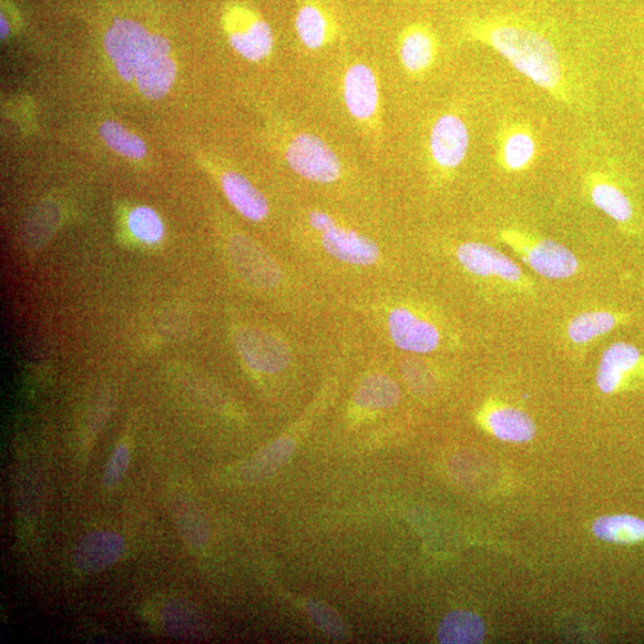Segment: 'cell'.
Segmentation results:
<instances>
[{"instance_id": "d6986e66", "label": "cell", "mask_w": 644, "mask_h": 644, "mask_svg": "<svg viewBox=\"0 0 644 644\" xmlns=\"http://www.w3.org/2000/svg\"><path fill=\"white\" fill-rule=\"evenodd\" d=\"M437 54V40L433 31L426 24L408 27L400 41V59L403 68L413 74L427 72L433 65Z\"/></svg>"}, {"instance_id": "5bb4252c", "label": "cell", "mask_w": 644, "mask_h": 644, "mask_svg": "<svg viewBox=\"0 0 644 644\" xmlns=\"http://www.w3.org/2000/svg\"><path fill=\"white\" fill-rule=\"evenodd\" d=\"M231 259L242 277L258 288H272L278 282V270L264 251L246 238H234Z\"/></svg>"}, {"instance_id": "44dd1931", "label": "cell", "mask_w": 644, "mask_h": 644, "mask_svg": "<svg viewBox=\"0 0 644 644\" xmlns=\"http://www.w3.org/2000/svg\"><path fill=\"white\" fill-rule=\"evenodd\" d=\"M295 450V442L290 437L279 438L268 447L262 449L255 457L239 468V478L247 483L260 482L270 478L285 466Z\"/></svg>"}, {"instance_id": "7c38bea8", "label": "cell", "mask_w": 644, "mask_h": 644, "mask_svg": "<svg viewBox=\"0 0 644 644\" xmlns=\"http://www.w3.org/2000/svg\"><path fill=\"white\" fill-rule=\"evenodd\" d=\"M125 543L114 531H94L76 543L73 561L78 571L85 574L102 572L123 556Z\"/></svg>"}, {"instance_id": "7a4b0ae2", "label": "cell", "mask_w": 644, "mask_h": 644, "mask_svg": "<svg viewBox=\"0 0 644 644\" xmlns=\"http://www.w3.org/2000/svg\"><path fill=\"white\" fill-rule=\"evenodd\" d=\"M104 47L125 82H136L150 100H161L176 80V65L170 58L171 45L130 20H116L106 31Z\"/></svg>"}, {"instance_id": "3957f363", "label": "cell", "mask_w": 644, "mask_h": 644, "mask_svg": "<svg viewBox=\"0 0 644 644\" xmlns=\"http://www.w3.org/2000/svg\"><path fill=\"white\" fill-rule=\"evenodd\" d=\"M502 243L539 275L551 279H564L574 276L579 262L571 249L554 241L518 228H505L499 234Z\"/></svg>"}, {"instance_id": "cb8c5ba5", "label": "cell", "mask_w": 644, "mask_h": 644, "mask_svg": "<svg viewBox=\"0 0 644 644\" xmlns=\"http://www.w3.org/2000/svg\"><path fill=\"white\" fill-rule=\"evenodd\" d=\"M630 317L610 310H591L579 314L569 325L568 335L577 345L589 344L595 338L610 334Z\"/></svg>"}, {"instance_id": "f1b7e54d", "label": "cell", "mask_w": 644, "mask_h": 644, "mask_svg": "<svg viewBox=\"0 0 644 644\" xmlns=\"http://www.w3.org/2000/svg\"><path fill=\"white\" fill-rule=\"evenodd\" d=\"M55 206H42L30 217L24 232L25 245L30 248L41 247L49 241L58 225Z\"/></svg>"}, {"instance_id": "d6a6232c", "label": "cell", "mask_w": 644, "mask_h": 644, "mask_svg": "<svg viewBox=\"0 0 644 644\" xmlns=\"http://www.w3.org/2000/svg\"><path fill=\"white\" fill-rule=\"evenodd\" d=\"M8 33H9V25L2 16V39L7 38Z\"/></svg>"}, {"instance_id": "52a82bcc", "label": "cell", "mask_w": 644, "mask_h": 644, "mask_svg": "<svg viewBox=\"0 0 644 644\" xmlns=\"http://www.w3.org/2000/svg\"><path fill=\"white\" fill-rule=\"evenodd\" d=\"M469 130L458 114L447 113L432 124L429 151L433 164L443 171L457 170L464 162L469 150Z\"/></svg>"}, {"instance_id": "4316f807", "label": "cell", "mask_w": 644, "mask_h": 644, "mask_svg": "<svg viewBox=\"0 0 644 644\" xmlns=\"http://www.w3.org/2000/svg\"><path fill=\"white\" fill-rule=\"evenodd\" d=\"M400 400V388L385 375H372L359 385L355 401L370 410H384L396 406Z\"/></svg>"}, {"instance_id": "4dcf8cb0", "label": "cell", "mask_w": 644, "mask_h": 644, "mask_svg": "<svg viewBox=\"0 0 644 644\" xmlns=\"http://www.w3.org/2000/svg\"><path fill=\"white\" fill-rule=\"evenodd\" d=\"M306 609L313 622L316 623L319 630L328 637L334 640L347 638V627H345L344 623L331 607H328L323 602L308 601Z\"/></svg>"}, {"instance_id": "277c9868", "label": "cell", "mask_w": 644, "mask_h": 644, "mask_svg": "<svg viewBox=\"0 0 644 644\" xmlns=\"http://www.w3.org/2000/svg\"><path fill=\"white\" fill-rule=\"evenodd\" d=\"M286 161L295 174L316 183H334L343 172L335 151L324 140L308 133L292 136L286 147Z\"/></svg>"}, {"instance_id": "2e32d148", "label": "cell", "mask_w": 644, "mask_h": 644, "mask_svg": "<svg viewBox=\"0 0 644 644\" xmlns=\"http://www.w3.org/2000/svg\"><path fill=\"white\" fill-rule=\"evenodd\" d=\"M587 188L594 206L614 222L621 225L633 222L635 212L630 196L603 172H592L587 178Z\"/></svg>"}, {"instance_id": "603a6c76", "label": "cell", "mask_w": 644, "mask_h": 644, "mask_svg": "<svg viewBox=\"0 0 644 644\" xmlns=\"http://www.w3.org/2000/svg\"><path fill=\"white\" fill-rule=\"evenodd\" d=\"M165 632L172 636L183 640H196L206 634V622L200 611L185 601L167 602L161 615Z\"/></svg>"}, {"instance_id": "30bf717a", "label": "cell", "mask_w": 644, "mask_h": 644, "mask_svg": "<svg viewBox=\"0 0 644 644\" xmlns=\"http://www.w3.org/2000/svg\"><path fill=\"white\" fill-rule=\"evenodd\" d=\"M389 333L392 341L401 350L415 354L435 351L441 343L438 328L429 320L422 319L412 310L397 308L388 318Z\"/></svg>"}, {"instance_id": "484cf974", "label": "cell", "mask_w": 644, "mask_h": 644, "mask_svg": "<svg viewBox=\"0 0 644 644\" xmlns=\"http://www.w3.org/2000/svg\"><path fill=\"white\" fill-rule=\"evenodd\" d=\"M592 532L604 542L635 544L644 540V521L630 514L601 517L593 523Z\"/></svg>"}, {"instance_id": "9a60e30c", "label": "cell", "mask_w": 644, "mask_h": 644, "mask_svg": "<svg viewBox=\"0 0 644 644\" xmlns=\"http://www.w3.org/2000/svg\"><path fill=\"white\" fill-rule=\"evenodd\" d=\"M344 100L350 114L360 121L371 119L379 105V85L370 68L351 67L344 76Z\"/></svg>"}, {"instance_id": "83f0119b", "label": "cell", "mask_w": 644, "mask_h": 644, "mask_svg": "<svg viewBox=\"0 0 644 644\" xmlns=\"http://www.w3.org/2000/svg\"><path fill=\"white\" fill-rule=\"evenodd\" d=\"M100 134L104 143L113 151L132 160H143L146 145L140 137L133 135L116 122L108 121L101 125Z\"/></svg>"}, {"instance_id": "8992f818", "label": "cell", "mask_w": 644, "mask_h": 644, "mask_svg": "<svg viewBox=\"0 0 644 644\" xmlns=\"http://www.w3.org/2000/svg\"><path fill=\"white\" fill-rule=\"evenodd\" d=\"M224 20L231 45L245 59L260 61L272 53L273 30L254 10L234 4Z\"/></svg>"}, {"instance_id": "4fadbf2b", "label": "cell", "mask_w": 644, "mask_h": 644, "mask_svg": "<svg viewBox=\"0 0 644 644\" xmlns=\"http://www.w3.org/2000/svg\"><path fill=\"white\" fill-rule=\"evenodd\" d=\"M539 155V143L530 125L510 122L498 134L497 159L502 168L512 174L528 170Z\"/></svg>"}, {"instance_id": "5b68a950", "label": "cell", "mask_w": 644, "mask_h": 644, "mask_svg": "<svg viewBox=\"0 0 644 644\" xmlns=\"http://www.w3.org/2000/svg\"><path fill=\"white\" fill-rule=\"evenodd\" d=\"M309 224L321 234L324 248L336 259L362 266L372 265L379 260L380 249L371 239L339 226L333 216L323 212H313L309 215Z\"/></svg>"}, {"instance_id": "e0dca14e", "label": "cell", "mask_w": 644, "mask_h": 644, "mask_svg": "<svg viewBox=\"0 0 644 644\" xmlns=\"http://www.w3.org/2000/svg\"><path fill=\"white\" fill-rule=\"evenodd\" d=\"M484 427L502 442L527 443L536 436V423L522 410L497 406L484 415Z\"/></svg>"}, {"instance_id": "7402d4cb", "label": "cell", "mask_w": 644, "mask_h": 644, "mask_svg": "<svg viewBox=\"0 0 644 644\" xmlns=\"http://www.w3.org/2000/svg\"><path fill=\"white\" fill-rule=\"evenodd\" d=\"M224 192L243 216L253 222H262L269 214L268 201L237 172H226L222 177Z\"/></svg>"}, {"instance_id": "9c48e42d", "label": "cell", "mask_w": 644, "mask_h": 644, "mask_svg": "<svg viewBox=\"0 0 644 644\" xmlns=\"http://www.w3.org/2000/svg\"><path fill=\"white\" fill-rule=\"evenodd\" d=\"M643 374L644 354L633 344L617 341L602 356L596 386L604 395H614L631 377Z\"/></svg>"}, {"instance_id": "ffe728a7", "label": "cell", "mask_w": 644, "mask_h": 644, "mask_svg": "<svg viewBox=\"0 0 644 644\" xmlns=\"http://www.w3.org/2000/svg\"><path fill=\"white\" fill-rule=\"evenodd\" d=\"M334 20L318 0H304L295 18L298 39L309 50H319L334 33Z\"/></svg>"}, {"instance_id": "ac0fdd59", "label": "cell", "mask_w": 644, "mask_h": 644, "mask_svg": "<svg viewBox=\"0 0 644 644\" xmlns=\"http://www.w3.org/2000/svg\"><path fill=\"white\" fill-rule=\"evenodd\" d=\"M170 505L185 543L193 548L206 545L209 541L211 530L207 518L197 501L185 492L176 491L171 495Z\"/></svg>"}, {"instance_id": "6da1fadb", "label": "cell", "mask_w": 644, "mask_h": 644, "mask_svg": "<svg viewBox=\"0 0 644 644\" xmlns=\"http://www.w3.org/2000/svg\"><path fill=\"white\" fill-rule=\"evenodd\" d=\"M463 31L470 41L490 47L549 96L565 105L576 104V84L568 62L540 25L513 14H491L468 20Z\"/></svg>"}, {"instance_id": "d4e9b609", "label": "cell", "mask_w": 644, "mask_h": 644, "mask_svg": "<svg viewBox=\"0 0 644 644\" xmlns=\"http://www.w3.org/2000/svg\"><path fill=\"white\" fill-rule=\"evenodd\" d=\"M439 642L443 644H477L485 636V625L470 611H452L438 626Z\"/></svg>"}, {"instance_id": "1f68e13d", "label": "cell", "mask_w": 644, "mask_h": 644, "mask_svg": "<svg viewBox=\"0 0 644 644\" xmlns=\"http://www.w3.org/2000/svg\"><path fill=\"white\" fill-rule=\"evenodd\" d=\"M130 462L131 453L127 444H117L104 469L103 483L106 489H114L122 481L127 473Z\"/></svg>"}, {"instance_id": "8fae6325", "label": "cell", "mask_w": 644, "mask_h": 644, "mask_svg": "<svg viewBox=\"0 0 644 644\" xmlns=\"http://www.w3.org/2000/svg\"><path fill=\"white\" fill-rule=\"evenodd\" d=\"M235 340L245 362L256 371L274 374L289 364L290 355L286 345L259 329H243Z\"/></svg>"}, {"instance_id": "f546056e", "label": "cell", "mask_w": 644, "mask_h": 644, "mask_svg": "<svg viewBox=\"0 0 644 644\" xmlns=\"http://www.w3.org/2000/svg\"><path fill=\"white\" fill-rule=\"evenodd\" d=\"M129 226L135 238L147 244L161 242L164 235L162 219L147 207L134 209L129 217Z\"/></svg>"}, {"instance_id": "ba28073f", "label": "cell", "mask_w": 644, "mask_h": 644, "mask_svg": "<svg viewBox=\"0 0 644 644\" xmlns=\"http://www.w3.org/2000/svg\"><path fill=\"white\" fill-rule=\"evenodd\" d=\"M457 256L470 274L484 278H499L518 286L525 287L527 285L520 266L490 245L464 243L459 246Z\"/></svg>"}, {"instance_id": "836d02e7", "label": "cell", "mask_w": 644, "mask_h": 644, "mask_svg": "<svg viewBox=\"0 0 644 644\" xmlns=\"http://www.w3.org/2000/svg\"><path fill=\"white\" fill-rule=\"evenodd\" d=\"M643 83H644V80H643Z\"/></svg>"}]
</instances>
